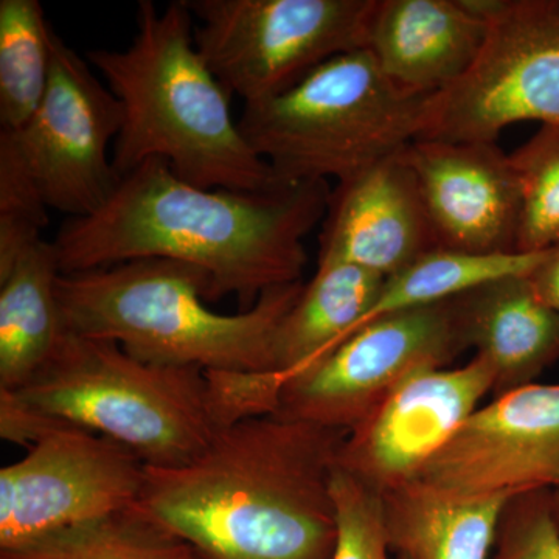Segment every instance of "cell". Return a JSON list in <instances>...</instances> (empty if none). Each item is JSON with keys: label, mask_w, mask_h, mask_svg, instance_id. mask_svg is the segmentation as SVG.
Segmentation results:
<instances>
[{"label": "cell", "mask_w": 559, "mask_h": 559, "mask_svg": "<svg viewBox=\"0 0 559 559\" xmlns=\"http://www.w3.org/2000/svg\"><path fill=\"white\" fill-rule=\"evenodd\" d=\"M326 182L266 191L201 189L165 160L143 162L92 215L62 224L61 274L164 259L209 275V301L237 297L250 310L267 290L301 282L305 238L325 218Z\"/></svg>", "instance_id": "obj_1"}, {"label": "cell", "mask_w": 559, "mask_h": 559, "mask_svg": "<svg viewBox=\"0 0 559 559\" xmlns=\"http://www.w3.org/2000/svg\"><path fill=\"white\" fill-rule=\"evenodd\" d=\"M345 436L278 414L238 419L187 465L145 466L135 509L204 559H331Z\"/></svg>", "instance_id": "obj_2"}, {"label": "cell", "mask_w": 559, "mask_h": 559, "mask_svg": "<svg viewBox=\"0 0 559 559\" xmlns=\"http://www.w3.org/2000/svg\"><path fill=\"white\" fill-rule=\"evenodd\" d=\"M123 108L112 146L117 178L143 162L160 159L201 189L266 191L282 183L246 140L221 86L194 40L193 16L183 0L164 10L140 0L138 32L123 50H91Z\"/></svg>", "instance_id": "obj_3"}, {"label": "cell", "mask_w": 559, "mask_h": 559, "mask_svg": "<svg viewBox=\"0 0 559 559\" xmlns=\"http://www.w3.org/2000/svg\"><path fill=\"white\" fill-rule=\"evenodd\" d=\"M305 283L267 290L250 310L209 307L205 272L175 260L146 259L61 274L57 294L66 330L120 345L154 366L207 373H275L280 323Z\"/></svg>", "instance_id": "obj_4"}, {"label": "cell", "mask_w": 559, "mask_h": 559, "mask_svg": "<svg viewBox=\"0 0 559 559\" xmlns=\"http://www.w3.org/2000/svg\"><path fill=\"white\" fill-rule=\"evenodd\" d=\"M11 392L66 425L116 441L153 468L187 465L237 421L216 374L154 366L114 342L70 331L50 362Z\"/></svg>", "instance_id": "obj_5"}, {"label": "cell", "mask_w": 559, "mask_h": 559, "mask_svg": "<svg viewBox=\"0 0 559 559\" xmlns=\"http://www.w3.org/2000/svg\"><path fill=\"white\" fill-rule=\"evenodd\" d=\"M425 102L396 90L358 50L323 62L283 94L248 103L238 124L282 186L341 183L414 143Z\"/></svg>", "instance_id": "obj_6"}, {"label": "cell", "mask_w": 559, "mask_h": 559, "mask_svg": "<svg viewBox=\"0 0 559 559\" xmlns=\"http://www.w3.org/2000/svg\"><path fill=\"white\" fill-rule=\"evenodd\" d=\"M377 0H183L198 50L245 105L296 86L323 62L366 50Z\"/></svg>", "instance_id": "obj_7"}, {"label": "cell", "mask_w": 559, "mask_h": 559, "mask_svg": "<svg viewBox=\"0 0 559 559\" xmlns=\"http://www.w3.org/2000/svg\"><path fill=\"white\" fill-rule=\"evenodd\" d=\"M488 22L473 64L426 98L417 140L496 143L522 121L559 124V0H473Z\"/></svg>", "instance_id": "obj_8"}, {"label": "cell", "mask_w": 559, "mask_h": 559, "mask_svg": "<svg viewBox=\"0 0 559 559\" xmlns=\"http://www.w3.org/2000/svg\"><path fill=\"white\" fill-rule=\"evenodd\" d=\"M465 349L455 299L390 312L286 378L275 414L348 432L412 373L448 367Z\"/></svg>", "instance_id": "obj_9"}, {"label": "cell", "mask_w": 559, "mask_h": 559, "mask_svg": "<svg viewBox=\"0 0 559 559\" xmlns=\"http://www.w3.org/2000/svg\"><path fill=\"white\" fill-rule=\"evenodd\" d=\"M123 124L119 98L57 36L49 87L31 120L0 131L47 209L72 218L92 215L116 190L114 146Z\"/></svg>", "instance_id": "obj_10"}, {"label": "cell", "mask_w": 559, "mask_h": 559, "mask_svg": "<svg viewBox=\"0 0 559 559\" xmlns=\"http://www.w3.org/2000/svg\"><path fill=\"white\" fill-rule=\"evenodd\" d=\"M145 469L116 441L62 426L0 469V550L134 509Z\"/></svg>", "instance_id": "obj_11"}, {"label": "cell", "mask_w": 559, "mask_h": 559, "mask_svg": "<svg viewBox=\"0 0 559 559\" xmlns=\"http://www.w3.org/2000/svg\"><path fill=\"white\" fill-rule=\"evenodd\" d=\"M492 390L495 373L480 356L459 369L415 371L348 430L337 466L380 495L409 484Z\"/></svg>", "instance_id": "obj_12"}, {"label": "cell", "mask_w": 559, "mask_h": 559, "mask_svg": "<svg viewBox=\"0 0 559 559\" xmlns=\"http://www.w3.org/2000/svg\"><path fill=\"white\" fill-rule=\"evenodd\" d=\"M417 479L462 496L557 488L559 384L533 382L473 412Z\"/></svg>", "instance_id": "obj_13"}, {"label": "cell", "mask_w": 559, "mask_h": 559, "mask_svg": "<svg viewBox=\"0 0 559 559\" xmlns=\"http://www.w3.org/2000/svg\"><path fill=\"white\" fill-rule=\"evenodd\" d=\"M400 156L414 173L439 248L516 252L520 189L496 143L415 140Z\"/></svg>", "instance_id": "obj_14"}, {"label": "cell", "mask_w": 559, "mask_h": 559, "mask_svg": "<svg viewBox=\"0 0 559 559\" xmlns=\"http://www.w3.org/2000/svg\"><path fill=\"white\" fill-rule=\"evenodd\" d=\"M400 154L331 191L319 263L355 264L388 278L439 248L417 180Z\"/></svg>", "instance_id": "obj_15"}, {"label": "cell", "mask_w": 559, "mask_h": 559, "mask_svg": "<svg viewBox=\"0 0 559 559\" xmlns=\"http://www.w3.org/2000/svg\"><path fill=\"white\" fill-rule=\"evenodd\" d=\"M487 28L465 0H377L366 50L396 90L429 98L469 69Z\"/></svg>", "instance_id": "obj_16"}, {"label": "cell", "mask_w": 559, "mask_h": 559, "mask_svg": "<svg viewBox=\"0 0 559 559\" xmlns=\"http://www.w3.org/2000/svg\"><path fill=\"white\" fill-rule=\"evenodd\" d=\"M466 348L495 373L496 396L533 384L559 359V314L530 275L496 280L455 299Z\"/></svg>", "instance_id": "obj_17"}, {"label": "cell", "mask_w": 559, "mask_h": 559, "mask_svg": "<svg viewBox=\"0 0 559 559\" xmlns=\"http://www.w3.org/2000/svg\"><path fill=\"white\" fill-rule=\"evenodd\" d=\"M396 559H489L513 496H462L415 479L384 492Z\"/></svg>", "instance_id": "obj_18"}, {"label": "cell", "mask_w": 559, "mask_h": 559, "mask_svg": "<svg viewBox=\"0 0 559 559\" xmlns=\"http://www.w3.org/2000/svg\"><path fill=\"white\" fill-rule=\"evenodd\" d=\"M61 270L44 238L0 270V389L20 390L53 358L64 340L57 285Z\"/></svg>", "instance_id": "obj_19"}, {"label": "cell", "mask_w": 559, "mask_h": 559, "mask_svg": "<svg viewBox=\"0 0 559 559\" xmlns=\"http://www.w3.org/2000/svg\"><path fill=\"white\" fill-rule=\"evenodd\" d=\"M384 277L348 263L318 271L280 323L275 373L293 377L355 333L377 304Z\"/></svg>", "instance_id": "obj_20"}, {"label": "cell", "mask_w": 559, "mask_h": 559, "mask_svg": "<svg viewBox=\"0 0 559 559\" xmlns=\"http://www.w3.org/2000/svg\"><path fill=\"white\" fill-rule=\"evenodd\" d=\"M544 255L546 250L536 253H471L443 248L429 250L412 261L409 266L384 280L377 304L362 325L390 312L457 299L496 280L532 275Z\"/></svg>", "instance_id": "obj_21"}, {"label": "cell", "mask_w": 559, "mask_h": 559, "mask_svg": "<svg viewBox=\"0 0 559 559\" xmlns=\"http://www.w3.org/2000/svg\"><path fill=\"white\" fill-rule=\"evenodd\" d=\"M57 36L38 0H0V131L20 130L39 108Z\"/></svg>", "instance_id": "obj_22"}, {"label": "cell", "mask_w": 559, "mask_h": 559, "mask_svg": "<svg viewBox=\"0 0 559 559\" xmlns=\"http://www.w3.org/2000/svg\"><path fill=\"white\" fill-rule=\"evenodd\" d=\"M0 559H204L187 540L139 509L66 530L20 549L0 550Z\"/></svg>", "instance_id": "obj_23"}, {"label": "cell", "mask_w": 559, "mask_h": 559, "mask_svg": "<svg viewBox=\"0 0 559 559\" xmlns=\"http://www.w3.org/2000/svg\"><path fill=\"white\" fill-rule=\"evenodd\" d=\"M509 157L521 202L516 252H544L559 242V124H543Z\"/></svg>", "instance_id": "obj_24"}, {"label": "cell", "mask_w": 559, "mask_h": 559, "mask_svg": "<svg viewBox=\"0 0 559 559\" xmlns=\"http://www.w3.org/2000/svg\"><path fill=\"white\" fill-rule=\"evenodd\" d=\"M331 495L336 509V543L331 559H393L380 492L336 465Z\"/></svg>", "instance_id": "obj_25"}, {"label": "cell", "mask_w": 559, "mask_h": 559, "mask_svg": "<svg viewBox=\"0 0 559 559\" xmlns=\"http://www.w3.org/2000/svg\"><path fill=\"white\" fill-rule=\"evenodd\" d=\"M489 559H559L551 489H533L509 500Z\"/></svg>", "instance_id": "obj_26"}, {"label": "cell", "mask_w": 559, "mask_h": 559, "mask_svg": "<svg viewBox=\"0 0 559 559\" xmlns=\"http://www.w3.org/2000/svg\"><path fill=\"white\" fill-rule=\"evenodd\" d=\"M62 426L70 425L25 403L16 392L0 389V437L3 440L28 450Z\"/></svg>", "instance_id": "obj_27"}, {"label": "cell", "mask_w": 559, "mask_h": 559, "mask_svg": "<svg viewBox=\"0 0 559 559\" xmlns=\"http://www.w3.org/2000/svg\"><path fill=\"white\" fill-rule=\"evenodd\" d=\"M530 282L544 304L559 314V242L546 250L539 266L530 275Z\"/></svg>", "instance_id": "obj_28"}, {"label": "cell", "mask_w": 559, "mask_h": 559, "mask_svg": "<svg viewBox=\"0 0 559 559\" xmlns=\"http://www.w3.org/2000/svg\"><path fill=\"white\" fill-rule=\"evenodd\" d=\"M551 496H554L555 518H557L558 527H559V485L557 488L551 489Z\"/></svg>", "instance_id": "obj_29"}]
</instances>
